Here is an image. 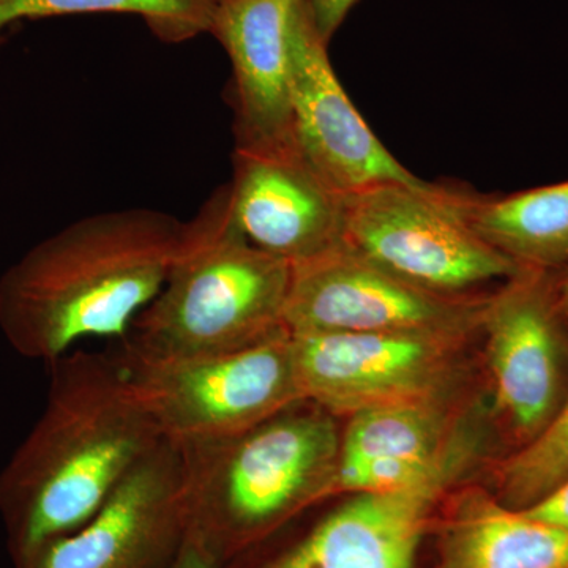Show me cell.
Wrapping results in <instances>:
<instances>
[{
  "label": "cell",
  "instance_id": "obj_1",
  "mask_svg": "<svg viewBox=\"0 0 568 568\" xmlns=\"http://www.w3.org/2000/svg\"><path fill=\"white\" fill-rule=\"evenodd\" d=\"M47 402L0 470V510L22 566L80 529L164 439L118 355L51 362Z\"/></svg>",
  "mask_w": 568,
  "mask_h": 568
},
{
  "label": "cell",
  "instance_id": "obj_2",
  "mask_svg": "<svg viewBox=\"0 0 568 568\" xmlns=\"http://www.w3.org/2000/svg\"><path fill=\"white\" fill-rule=\"evenodd\" d=\"M183 230L170 213L122 209L43 239L0 276L3 338L48 365L81 339H122L166 282Z\"/></svg>",
  "mask_w": 568,
  "mask_h": 568
},
{
  "label": "cell",
  "instance_id": "obj_3",
  "mask_svg": "<svg viewBox=\"0 0 568 568\" xmlns=\"http://www.w3.org/2000/svg\"><path fill=\"white\" fill-rule=\"evenodd\" d=\"M291 278L293 265L239 233L222 186L185 223L166 282L134 317L118 355L141 364L186 361L286 334Z\"/></svg>",
  "mask_w": 568,
  "mask_h": 568
},
{
  "label": "cell",
  "instance_id": "obj_4",
  "mask_svg": "<svg viewBox=\"0 0 568 568\" xmlns=\"http://www.w3.org/2000/svg\"><path fill=\"white\" fill-rule=\"evenodd\" d=\"M175 444L186 537L205 549L216 536H245L331 495L342 432L302 399L239 435Z\"/></svg>",
  "mask_w": 568,
  "mask_h": 568
},
{
  "label": "cell",
  "instance_id": "obj_5",
  "mask_svg": "<svg viewBox=\"0 0 568 568\" xmlns=\"http://www.w3.org/2000/svg\"><path fill=\"white\" fill-rule=\"evenodd\" d=\"M343 245L398 278L446 297L525 267L485 242L443 186L383 183L345 196Z\"/></svg>",
  "mask_w": 568,
  "mask_h": 568
},
{
  "label": "cell",
  "instance_id": "obj_6",
  "mask_svg": "<svg viewBox=\"0 0 568 568\" xmlns=\"http://www.w3.org/2000/svg\"><path fill=\"white\" fill-rule=\"evenodd\" d=\"M119 361L163 437L174 443L239 435L304 399L287 332L213 357Z\"/></svg>",
  "mask_w": 568,
  "mask_h": 568
},
{
  "label": "cell",
  "instance_id": "obj_7",
  "mask_svg": "<svg viewBox=\"0 0 568 568\" xmlns=\"http://www.w3.org/2000/svg\"><path fill=\"white\" fill-rule=\"evenodd\" d=\"M487 301L428 293L342 245L293 265L283 323L291 335L443 332L466 336L480 327Z\"/></svg>",
  "mask_w": 568,
  "mask_h": 568
},
{
  "label": "cell",
  "instance_id": "obj_8",
  "mask_svg": "<svg viewBox=\"0 0 568 568\" xmlns=\"http://www.w3.org/2000/svg\"><path fill=\"white\" fill-rule=\"evenodd\" d=\"M555 272L525 268L488 297L487 336L497 414L514 446H528L568 396V317Z\"/></svg>",
  "mask_w": 568,
  "mask_h": 568
},
{
  "label": "cell",
  "instance_id": "obj_9",
  "mask_svg": "<svg viewBox=\"0 0 568 568\" xmlns=\"http://www.w3.org/2000/svg\"><path fill=\"white\" fill-rule=\"evenodd\" d=\"M290 338L302 396L338 417L387 403L439 398L465 335L377 332Z\"/></svg>",
  "mask_w": 568,
  "mask_h": 568
},
{
  "label": "cell",
  "instance_id": "obj_10",
  "mask_svg": "<svg viewBox=\"0 0 568 568\" xmlns=\"http://www.w3.org/2000/svg\"><path fill=\"white\" fill-rule=\"evenodd\" d=\"M476 436L455 429L436 465L405 487L357 493L268 568H416L436 504L477 457Z\"/></svg>",
  "mask_w": 568,
  "mask_h": 568
},
{
  "label": "cell",
  "instance_id": "obj_11",
  "mask_svg": "<svg viewBox=\"0 0 568 568\" xmlns=\"http://www.w3.org/2000/svg\"><path fill=\"white\" fill-rule=\"evenodd\" d=\"M227 183L234 226L250 244L291 265L343 245L345 196L286 140L235 144Z\"/></svg>",
  "mask_w": 568,
  "mask_h": 568
},
{
  "label": "cell",
  "instance_id": "obj_12",
  "mask_svg": "<svg viewBox=\"0 0 568 568\" xmlns=\"http://www.w3.org/2000/svg\"><path fill=\"white\" fill-rule=\"evenodd\" d=\"M327 44L298 0L290 33L291 129L295 144L342 196L383 183L426 185L392 155L351 102Z\"/></svg>",
  "mask_w": 568,
  "mask_h": 568
},
{
  "label": "cell",
  "instance_id": "obj_13",
  "mask_svg": "<svg viewBox=\"0 0 568 568\" xmlns=\"http://www.w3.org/2000/svg\"><path fill=\"white\" fill-rule=\"evenodd\" d=\"M186 534L181 448L164 439L85 525L40 548L24 568H153Z\"/></svg>",
  "mask_w": 568,
  "mask_h": 568
},
{
  "label": "cell",
  "instance_id": "obj_14",
  "mask_svg": "<svg viewBox=\"0 0 568 568\" xmlns=\"http://www.w3.org/2000/svg\"><path fill=\"white\" fill-rule=\"evenodd\" d=\"M298 0H215L212 36L234 73L235 144L286 140L290 33Z\"/></svg>",
  "mask_w": 568,
  "mask_h": 568
},
{
  "label": "cell",
  "instance_id": "obj_15",
  "mask_svg": "<svg viewBox=\"0 0 568 568\" xmlns=\"http://www.w3.org/2000/svg\"><path fill=\"white\" fill-rule=\"evenodd\" d=\"M439 568H568V530L465 489L448 510Z\"/></svg>",
  "mask_w": 568,
  "mask_h": 568
},
{
  "label": "cell",
  "instance_id": "obj_16",
  "mask_svg": "<svg viewBox=\"0 0 568 568\" xmlns=\"http://www.w3.org/2000/svg\"><path fill=\"white\" fill-rule=\"evenodd\" d=\"M454 203L485 242L521 267H568V181L499 197L454 192Z\"/></svg>",
  "mask_w": 568,
  "mask_h": 568
},
{
  "label": "cell",
  "instance_id": "obj_17",
  "mask_svg": "<svg viewBox=\"0 0 568 568\" xmlns=\"http://www.w3.org/2000/svg\"><path fill=\"white\" fill-rule=\"evenodd\" d=\"M439 398L409 399L369 407L349 416L339 444V463L375 458L433 462L455 426Z\"/></svg>",
  "mask_w": 568,
  "mask_h": 568
},
{
  "label": "cell",
  "instance_id": "obj_18",
  "mask_svg": "<svg viewBox=\"0 0 568 568\" xmlns=\"http://www.w3.org/2000/svg\"><path fill=\"white\" fill-rule=\"evenodd\" d=\"M215 0H0V32L21 20L67 14H136L166 43L211 33Z\"/></svg>",
  "mask_w": 568,
  "mask_h": 568
},
{
  "label": "cell",
  "instance_id": "obj_19",
  "mask_svg": "<svg viewBox=\"0 0 568 568\" xmlns=\"http://www.w3.org/2000/svg\"><path fill=\"white\" fill-rule=\"evenodd\" d=\"M568 477V396L547 428L493 470L495 496L503 506L523 510Z\"/></svg>",
  "mask_w": 568,
  "mask_h": 568
},
{
  "label": "cell",
  "instance_id": "obj_20",
  "mask_svg": "<svg viewBox=\"0 0 568 568\" xmlns=\"http://www.w3.org/2000/svg\"><path fill=\"white\" fill-rule=\"evenodd\" d=\"M357 0H302L321 39L328 43Z\"/></svg>",
  "mask_w": 568,
  "mask_h": 568
},
{
  "label": "cell",
  "instance_id": "obj_21",
  "mask_svg": "<svg viewBox=\"0 0 568 568\" xmlns=\"http://www.w3.org/2000/svg\"><path fill=\"white\" fill-rule=\"evenodd\" d=\"M519 511L534 521L568 530V477L547 496Z\"/></svg>",
  "mask_w": 568,
  "mask_h": 568
},
{
  "label": "cell",
  "instance_id": "obj_22",
  "mask_svg": "<svg viewBox=\"0 0 568 568\" xmlns=\"http://www.w3.org/2000/svg\"><path fill=\"white\" fill-rule=\"evenodd\" d=\"M171 568H216V560L200 545L194 544L192 538L186 537Z\"/></svg>",
  "mask_w": 568,
  "mask_h": 568
},
{
  "label": "cell",
  "instance_id": "obj_23",
  "mask_svg": "<svg viewBox=\"0 0 568 568\" xmlns=\"http://www.w3.org/2000/svg\"><path fill=\"white\" fill-rule=\"evenodd\" d=\"M556 291H558L560 308L568 317V267L556 275Z\"/></svg>",
  "mask_w": 568,
  "mask_h": 568
},
{
  "label": "cell",
  "instance_id": "obj_24",
  "mask_svg": "<svg viewBox=\"0 0 568 568\" xmlns=\"http://www.w3.org/2000/svg\"><path fill=\"white\" fill-rule=\"evenodd\" d=\"M0 41H2V37H0Z\"/></svg>",
  "mask_w": 568,
  "mask_h": 568
}]
</instances>
